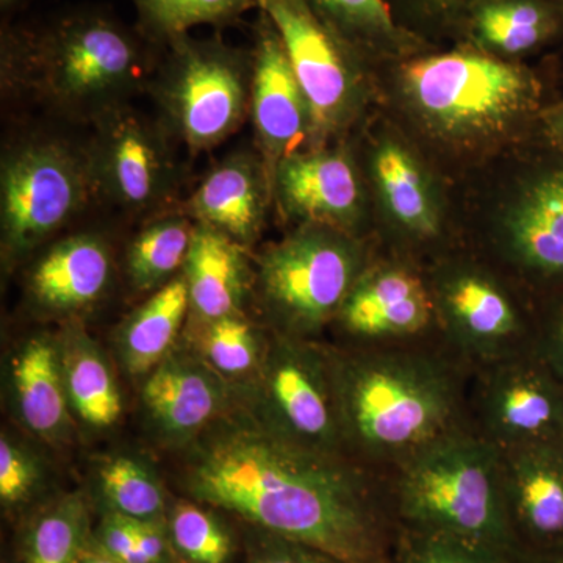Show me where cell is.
I'll return each instance as SVG.
<instances>
[{"label":"cell","mask_w":563,"mask_h":563,"mask_svg":"<svg viewBox=\"0 0 563 563\" xmlns=\"http://www.w3.org/2000/svg\"><path fill=\"white\" fill-rule=\"evenodd\" d=\"M329 352L344 453L379 476L470 426L472 369L442 343Z\"/></svg>","instance_id":"cell-2"},{"label":"cell","mask_w":563,"mask_h":563,"mask_svg":"<svg viewBox=\"0 0 563 563\" xmlns=\"http://www.w3.org/2000/svg\"><path fill=\"white\" fill-rule=\"evenodd\" d=\"M395 79L418 128L457 150L493 146L542 113V85L533 70L465 44L396 62Z\"/></svg>","instance_id":"cell-4"},{"label":"cell","mask_w":563,"mask_h":563,"mask_svg":"<svg viewBox=\"0 0 563 563\" xmlns=\"http://www.w3.org/2000/svg\"><path fill=\"white\" fill-rule=\"evenodd\" d=\"M188 314L190 296L181 274L154 291L122 325L121 350L129 372H152L173 350Z\"/></svg>","instance_id":"cell-27"},{"label":"cell","mask_w":563,"mask_h":563,"mask_svg":"<svg viewBox=\"0 0 563 563\" xmlns=\"http://www.w3.org/2000/svg\"><path fill=\"white\" fill-rule=\"evenodd\" d=\"M96 201L85 144L44 133L11 141L0 163V231L9 261L65 229Z\"/></svg>","instance_id":"cell-8"},{"label":"cell","mask_w":563,"mask_h":563,"mask_svg":"<svg viewBox=\"0 0 563 563\" xmlns=\"http://www.w3.org/2000/svg\"><path fill=\"white\" fill-rule=\"evenodd\" d=\"M141 35L163 47L201 25L225 27L247 11L262 10L263 0H131Z\"/></svg>","instance_id":"cell-30"},{"label":"cell","mask_w":563,"mask_h":563,"mask_svg":"<svg viewBox=\"0 0 563 563\" xmlns=\"http://www.w3.org/2000/svg\"><path fill=\"white\" fill-rule=\"evenodd\" d=\"M563 36V0H474L457 40L506 62L550 46Z\"/></svg>","instance_id":"cell-23"},{"label":"cell","mask_w":563,"mask_h":563,"mask_svg":"<svg viewBox=\"0 0 563 563\" xmlns=\"http://www.w3.org/2000/svg\"><path fill=\"white\" fill-rule=\"evenodd\" d=\"M385 481L396 528L521 553L504 509L501 451L472 426L422 448Z\"/></svg>","instance_id":"cell-5"},{"label":"cell","mask_w":563,"mask_h":563,"mask_svg":"<svg viewBox=\"0 0 563 563\" xmlns=\"http://www.w3.org/2000/svg\"><path fill=\"white\" fill-rule=\"evenodd\" d=\"M79 563H120L114 561V559H111L110 555H107L106 553H102L101 550H98V548L95 547V543H92V547L90 550L87 551V553L84 554V558L80 559Z\"/></svg>","instance_id":"cell-42"},{"label":"cell","mask_w":563,"mask_h":563,"mask_svg":"<svg viewBox=\"0 0 563 563\" xmlns=\"http://www.w3.org/2000/svg\"><path fill=\"white\" fill-rule=\"evenodd\" d=\"M407 31L429 41L457 38L463 18L474 0H387Z\"/></svg>","instance_id":"cell-36"},{"label":"cell","mask_w":563,"mask_h":563,"mask_svg":"<svg viewBox=\"0 0 563 563\" xmlns=\"http://www.w3.org/2000/svg\"><path fill=\"white\" fill-rule=\"evenodd\" d=\"M529 563H563V548L551 551V553L536 555L529 559Z\"/></svg>","instance_id":"cell-43"},{"label":"cell","mask_w":563,"mask_h":563,"mask_svg":"<svg viewBox=\"0 0 563 563\" xmlns=\"http://www.w3.org/2000/svg\"><path fill=\"white\" fill-rule=\"evenodd\" d=\"M66 393L76 412L95 428H110L120 418V391L102 355L84 331L70 329L62 344Z\"/></svg>","instance_id":"cell-29"},{"label":"cell","mask_w":563,"mask_h":563,"mask_svg":"<svg viewBox=\"0 0 563 563\" xmlns=\"http://www.w3.org/2000/svg\"><path fill=\"white\" fill-rule=\"evenodd\" d=\"M499 251L539 292L563 288V165L532 173L503 214Z\"/></svg>","instance_id":"cell-17"},{"label":"cell","mask_w":563,"mask_h":563,"mask_svg":"<svg viewBox=\"0 0 563 563\" xmlns=\"http://www.w3.org/2000/svg\"><path fill=\"white\" fill-rule=\"evenodd\" d=\"M313 118V147L351 131L368 106V62L317 16L307 0H263Z\"/></svg>","instance_id":"cell-11"},{"label":"cell","mask_w":563,"mask_h":563,"mask_svg":"<svg viewBox=\"0 0 563 563\" xmlns=\"http://www.w3.org/2000/svg\"><path fill=\"white\" fill-rule=\"evenodd\" d=\"M85 143L96 201L150 220L179 209L184 169L176 144L158 118L122 103L91 124Z\"/></svg>","instance_id":"cell-9"},{"label":"cell","mask_w":563,"mask_h":563,"mask_svg":"<svg viewBox=\"0 0 563 563\" xmlns=\"http://www.w3.org/2000/svg\"><path fill=\"white\" fill-rule=\"evenodd\" d=\"M504 509L518 550L531 559L563 548V440L501 451Z\"/></svg>","instance_id":"cell-18"},{"label":"cell","mask_w":563,"mask_h":563,"mask_svg":"<svg viewBox=\"0 0 563 563\" xmlns=\"http://www.w3.org/2000/svg\"><path fill=\"white\" fill-rule=\"evenodd\" d=\"M196 222L180 209L143 222L125 251V276L133 290L157 291L184 269Z\"/></svg>","instance_id":"cell-28"},{"label":"cell","mask_w":563,"mask_h":563,"mask_svg":"<svg viewBox=\"0 0 563 563\" xmlns=\"http://www.w3.org/2000/svg\"><path fill=\"white\" fill-rule=\"evenodd\" d=\"M213 424L185 473L192 501L351 563L390 561L396 525L384 476L292 442L258 413Z\"/></svg>","instance_id":"cell-1"},{"label":"cell","mask_w":563,"mask_h":563,"mask_svg":"<svg viewBox=\"0 0 563 563\" xmlns=\"http://www.w3.org/2000/svg\"><path fill=\"white\" fill-rule=\"evenodd\" d=\"M243 526V563H351L314 544Z\"/></svg>","instance_id":"cell-37"},{"label":"cell","mask_w":563,"mask_h":563,"mask_svg":"<svg viewBox=\"0 0 563 563\" xmlns=\"http://www.w3.org/2000/svg\"><path fill=\"white\" fill-rule=\"evenodd\" d=\"M333 324L351 342L343 350L442 343L428 276L395 258L368 263Z\"/></svg>","instance_id":"cell-14"},{"label":"cell","mask_w":563,"mask_h":563,"mask_svg":"<svg viewBox=\"0 0 563 563\" xmlns=\"http://www.w3.org/2000/svg\"><path fill=\"white\" fill-rule=\"evenodd\" d=\"M258 379L266 424L309 450L346 455L329 347L273 332Z\"/></svg>","instance_id":"cell-12"},{"label":"cell","mask_w":563,"mask_h":563,"mask_svg":"<svg viewBox=\"0 0 563 563\" xmlns=\"http://www.w3.org/2000/svg\"><path fill=\"white\" fill-rule=\"evenodd\" d=\"M165 526L180 563H233L239 554L235 533L201 503L174 504Z\"/></svg>","instance_id":"cell-33"},{"label":"cell","mask_w":563,"mask_h":563,"mask_svg":"<svg viewBox=\"0 0 563 563\" xmlns=\"http://www.w3.org/2000/svg\"><path fill=\"white\" fill-rule=\"evenodd\" d=\"M250 118L269 176L295 152L313 147L312 110L292 69L284 41L272 18L258 11L252 44Z\"/></svg>","instance_id":"cell-16"},{"label":"cell","mask_w":563,"mask_h":563,"mask_svg":"<svg viewBox=\"0 0 563 563\" xmlns=\"http://www.w3.org/2000/svg\"><path fill=\"white\" fill-rule=\"evenodd\" d=\"M252 68V49L190 33L163 47L146 95L177 144L198 155L250 118Z\"/></svg>","instance_id":"cell-6"},{"label":"cell","mask_w":563,"mask_h":563,"mask_svg":"<svg viewBox=\"0 0 563 563\" xmlns=\"http://www.w3.org/2000/svg\"><path fill=\"white\" fill-rule=\"evenodd\" d=\"M113 258L95 232L73 233L52 244L29 273L27 291L44 312L70 314L95 306L109 288Z\"/></svg>","instance_id":"cell-21"},{"label":"cell","mask_w":563,"mask_h":563,"mask_svg":"<svg viewBox=\"0 0 563 563\" xmlns=\"http://www.w3.org/2000/svg\"><path fill=\"white\" fill-rule=\"evenodd\" d=\"M536 307V352L563 387V288L540 292Z\"/></svg>","instance_id":"cell-38"},{"label":"cell","mask_w":563,"mask_h":563,"mask_svg":"<svg viewBox=\"0 0 563 563\" xmlns=\"http://www.w3.org/2000/svg\"><path fill=\"white\" fill-rule=\"evenodd\" d=\"M38 483L35 463L9 437L0 440V501L7 509L27 503Z\"/></svg>","instance_id":"cell-39"},{"label":"cell","mask_w":563,"mask_h":563,"mask_svg":"<svg viewBox=\"0 0 563 563\" xmlns=\"http://www.w3.org/2000/svg\"><path fill=\"white\" fill-rule=\"evenodd\" d=\"M331 31L366 62L396 63L431 49V43L407 31L387 0H307Z\"/></svg>","instance_id":"cell-25"},{"label":"cell","mask_w":563,"mask_h":563,"mask_svg":"<svg viewBox=\"0 0 563 563\" xmlns=\"http://www.w3.org/2000/svg\"><path fill=\"white\" fill-rule=\"evenodd\" d=\"M181 274L188 285L192 320L242 314L255 284L246 247L198 222Z\"/></svg>","instance_id":"cell-24"},{"label":"cell","mask_w":563,"mask_h":563,"mask_svg":"<svg viewBox=\"0 0 563 563\" xmlns=\"http://www.w3.org/2000/svg\"><path fill=\"white\" fill-rule=\"evenodd\" d=\"M372 262L361 236L296 225L258 258L254 288L274 332L314 340L333 324L363 269Z\"/></svg>","instance_id":"cell-7"},{"label":"cell","mask_w":563,"mask_h":563,"mask_svg":"<svg viewBox=\"0 0 563 563\" xmlns=\"http://www.w3.org/2000/svg\"><path fill=\"white\" fill-rule=\"evenodd\" d=\"M369 174L385 214L406 239L431 243L442 235L439 195L407 144L393 136L377 140L369 155Z\"/></svg>","instance_id":"cell-22"},{"label":"cell","mask_w":563,"mask_h":563,"mask_svg":"<svg viewBox=\"0 0 563 563\" xmlns=\"http://www.w3.org/2000/svg\"><path fill=\"white\" fill-rule=\"evenodd\" d=\"M468 421L499 451L563 440V387L536 350L473 369Z\"/></svg>","instance_id":"cell-13"},{"label":"cell","mask_w":563,"mask_h":563,"mask_svg":"<svg viewBox=\"0 0 563 563\" xmlns=\"http://www.w3.org/2000/svg\"><path fill=\"white\" fill-rule=\"evenodd\" d=\"M27 2L29 0H0V10L3 14H9L11 11L20 10Z\"/></svg>","instance_id":"cell-44"},{"label":"cell","mask_w":563,"mask_h":563,"mask_svg":"<svg viewBox=\"0 0 563 563\" xmlns=\"http://www.w3.org/2000/svg\"><path fill=\"white\" fill-rule=\"evenodd\" d=\"M273 201V180L257 150L222 157L179 209L198 224L250 247L261 239Z\"/></svg>","instance_id":"cell-19"},{"label":"cell","mask_w":563,"mask_h":563,"mask_svg":"<svg viewBox=\"0 0 563 563\" xmlns=\"http://www.w3.org/2000/svg\"><path fill=\"white\" fill-rule=\"evenodd\" d=\"M544 139L563 157V99L542 110L539 118Z\"/></svg>","instance_id":"cell-41"},{"label":"cell","mask_w":563,"mask_h":563,"mask_svg":"<svg viewBox=\"0 0 563 563\" xmlns=\"http://www.w3.org/2000/svg\"><path fill=\"white\" fill-rule=\"evenodd\" d=\"M273 201L282 217L296 225H325L361 236L365 188L344 147L329 144L285 157L274 172Z\"/></svg>","instance_id":"cell-15"},{"label":"cell","mask_w":563,"mask_h":563,"mask_svg":"<svg viewBox=\"0 0 563 563\" xmlns=\"http://www.w3.org/2000/svg\"><path fill=\"white\" fill-rule=\"evenodd\" d=\"M229 391L220 373L198 354L169 352L147 377L143 402L157 428L173 439L203 431L224 413Z\"/></svg>","instance_id":"cell-20"},{"label":"cell","mask_w":563,"mask_h":563,"mask_svg":"<svg viewBox=\"0 0 563 563\" xmlns=\"http://www.w3.org/2000/svg\"><path fill=\"white\" fill-rule=\"evenodd\" d=\"M92 547L90 512L79 496H66L36 515L22 539L24 563H79Z\"/></svg>","instance_id":"cell-31"},{"label":"cell","mask_w":563,"mask_h":563,"mask_svg":"<svg viewBox=\"0 0 563 563\" xmlns=\"http://www.w3.org/2000/svg\"><path fill=\"white\" fill-rule=\"evenodd\" d=\"M428 279L440 340L472 372L536 350V309H526L490 269L450 261Z\"/></svg>","instance_id":"cell-10"},{"label":"cell","mask_w":563,"mask_h":563,"mask_svg":"<svg viewBox=\"0 0 563 563\" xmlns=\"http://www.w3.org/2000/svg\"><path fill=\"white\" fill-rule=\"evenodd\" d=\"M161 47L110 11L80 7L35 24H5L2 91L91 125L146 92Z\"/></svg>","instance_id":"cell-3"},{"label":"cell","mask_w":563,"mask_h":563,"mask_svg":"<svg viewBox=\"0 0 563 563\" xmlns=\"http://www.w3.org/2000/svg\"><path fill=\"white\" fill-rule=\"evenodd\" d=\"M388 563H529V559L493 544L396 528Z\"/></svg>","instance_id":"cell-35"},{"label":"cell","mask_w":563,"mask_h":563,"mask_svg":"<svg viewBox=\"0 0 563 563\" xmlns=\"http://www.w3.org/2000/svg\"><path fill=\"white\" fill-rule=\"evenodd\" d=\"M92 543L102 553L120 563H147L136 547L135 528L132 518L124 515L106 512L102 515Z\"/></svg>","instance_id":"cell-40"},{"label":"cell","mask_w":563,"mask_h":563,"mask_svg":"<svg viewBox=\"0 0 563 563\" xmlns=\"http://www.w3.org/2000/svg\"><path fill=\"white\" fill-rule=\"evenodd\" d=\"M58 344L35 336L22 346L13 362V383L22 420L33 432L52 437L66 418L65 379Z\"/></svg>","instance_id":"cell-26"},{"label":"cell","mask_w":563,"mask_h":563,"mask_svg":"<svg viewBox=\"0 0 563 563\" xmlns=\"http://www.w3.org/2000/svg\"><path fill=\"white\" fill-rule=\"evenodd\" d=\"M99 485L106 512L140 521H165V495L161 484L144 466L129 457H117L102 466Z\"/></svg>","instance_id":"cell-34"},{"label":"cell","mask_w":563,"mask_h":563,"mask_svg":"<svg viewBox=\"0 0 563 563\" xmlns=\"http://www.w3.org/2000/svg\"><path fill=\"white\" fill-rule=\"evenodd\" d=\"M188 332L196 354L214 372L225 376L261 372L268 340H262L243 313L207 321L190 318Z\"/></svg>","instance_id":"cell-32"}]
</instances>
